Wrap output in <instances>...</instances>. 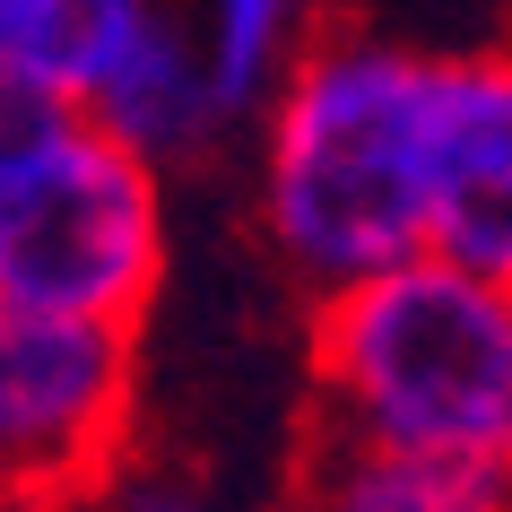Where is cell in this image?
Wrapping results in <instances>:
<instances>
[{"instance_id": "cell-3", "label": "cell", "mask_w": 512, "mask_h": 512, "mask_svg": "<svg viewBox=\"0 0 512 512\" xmlns=\"http://www.w3.org/2000/svg\"><path fill=\"white\" fill-rule=\"evenodd\" d=\"M165 278L157 165L70 96L0 70V304L131 330Z\"/></svg>"}, {"instance_id": "cell-2", "label": "cell", "mask_w": 512, "mask_h": 512, "mask_svg": "<svg viewBox=\"0 0 512 512\" xmlns=\"http://www.w3.org/2000/svg\"><path fill=\"white\" fill-rule=\"evenodd\" d=\"M330 434L417 460H512V287L408 252L322 296L313 322Z\"/></svg>"}, {"instance_id": "cell-10", "label": "cell", "mask_w": 512, "mask_h": 512, "mask_svg": "<svg viewBox=\"0 0 512 512\" xmlns=\"http://www.w3.org/2000/svg\"><path fill=\"white\" fill-rule=\"evenodd\" d=\"M122 512H226V504H209L200 486H174V478H148V486H131V504Z\"/></svg>"}, {"instance_id": "cell-4", "label": "cell", "mask_w": 512, "mask_h": 512, "mask_svg": "<svg viewBox=\"0 0 512 512\" xmlns=\"http://www.w3.org/2000/svg\"><path fill=\"white\" fill-rule=\"evenodd\" d=\"M131 434V330L0 304V512H70Z\"/></svg>"}, {"instance_id": "cell-8", "label": "cell", "mask_w": 512, "mask_h": 512, "mask_svg": "<svg viewBox=\"0 0 512 512\" xmlns=\"http://www.w3.org/2000/svg\"><path fill=\"white\" fill-rule=\"evenodd\" d=\"M157 0H0V70L79 105Z\"/></svg>"}, {"instance_id": "cell-6", "label": "cell", "mask_w": 512, "mask_h": 512, "mask_svg": "<svg viewBox=\"0 0 512 512\" xmlns=\"http://www.w3.org/2000/svg\"><path fill=\"white\" fill-rule=\"evenodd\" d=\"M79 113H87L105 139H122L131 157H148V165L200 148V139L226 122V113H217L209 70H200L191 27H183V18H165V9H148L139 35L105 61V70H96V87L79 96Z\"/></svg>"}, {"instance_id": "cell-7", "label": "cell", "mask_w": 512, "mask_h": 512, "mask_svg": "<svg viewBox=\"0 0 512 512\" xmlns=\"http://www.w3.org/2000/svg\"><path fill=\"white\" fill-rule=\"evenodd\" d=\"M313 512H504V469H460L330 434L313 460Z\"/></svg>"}, {"instance_id": "cell-1", "label": "cell", "mask_w": 512, "mask_h": 512, "mask_svg": "<svg viewBox=\"0 0 512 512\" xmlns=\"http://www.w3.org/2000/svg\"><path fill=\"white\" fill-rule=\"evenodd\" d=\"M426 113L434 53L330 35L304 44L261 96V217L278 252L322 287L426 252Z\"/></svg>"}, {"instance_id": "cell-9", "label": "cell", "mask_w": 512, "mask_h": 512, "mask_svg": "<svg viewBox=\"0 0 512 512\" xmlns=\"http://www.w3.org/2000/svg\"><path fill=\"white\" fill-rule=\"evenodd\" d=\"M322 0H209L200 9V70L217 87V113H261V96L278 87V70L304 53V27H313Z\"/></svg>"}, {"instance_id": "cell-5", "label": "cell", "mask_w": 512, "mask_h": 512, "mask_svg": "<svg viewBox=\"0 0 512 512\" xmlns=\"http://www.w3.org/2000/svg\"><path fill=\"white\" fill-rule=\"evenodd\" d=\"M426 252L512 278V70L504 53H434Z\"/></svg>"}]
</instances>
